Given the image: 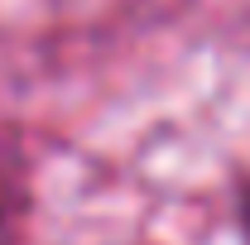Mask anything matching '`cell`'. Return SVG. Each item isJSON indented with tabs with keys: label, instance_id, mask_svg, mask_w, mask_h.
Returning <instances> with one entry per match:
<instances>
[{
	"label": "cell",
	"instance_id": "1",
	"mask_svg": "<svg viewBox=\"0 0 250 245\" xmlns=\"http://www.w3.org/2000/svg\"><path fill=\"white\" fill-rule=\"evenodd\" d=\"M246 236H250V221H246Z\"/></svg>",
	"mask_w": 250,
	"mask_h": 245
}]
</instances>
